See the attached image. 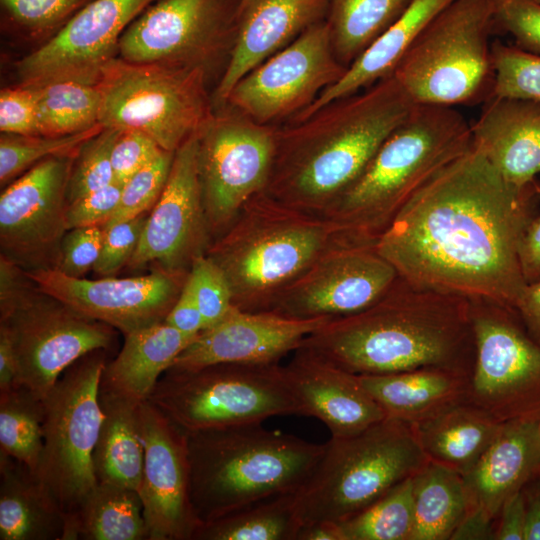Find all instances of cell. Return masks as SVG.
<instances>
[{
  "instance_id": "cell-16",
  "label": "cell",
  "mask_w": 540,
  "mask_h": 540,
  "mask_svg": "<svg viewBox=\"0 0 540 540\" xmlns=\"http://www.w3.org/2000/svg\"><path fill=\"white\" fill-rule=\"evenodd\" d=\"M347 69L323 21L243 76L225 104L260 124H283L310 107Z\"/></svg>"
},
{
  "instance_id": "cell-45",
  "label": "cell",
  "mask_w": 540,
  "mask_h": 540,
  "mask_svg": "<svg viewBox=\"0 0 540 540\" xmlns=\"http://www.w3.org/2000/svg\"><path fill=\"white\" fill-rule=\"evenodd\" d=\"M173 157L174 152L163 151L122 186L118 207L103 228L147 213L153 208L166 185Z\"/></svg>"
},
{
  "instance_id": "cell-33",
  "label": "cell",
  "mask_w": 540,
  "mask_h": 540,
  "mask_svg": "<svg viewBox=\"0 0 540 540\" xmlns=\"http://www.w3.org/2000/svg\"><path fill=\"white\" fill-rule=\"evenodd\" d=\"M103 419L93 451L97 482L134 490L140 485L144 465L139 406L99 384Z\"/></svg>"
},
{
  "instance_id": "cell-25",
  "label": "cell",
  "mask_w": 540,
  "mask_h": 540,
  "mask_svg": "<svg viewBox=\"0 0 540 540\" xmlns=\"http://www.w3.org/2000/svg\"><path fill=\"white\" fill-rule=\"evenodd\" d=\"M332 0H252L240 12L230 61L213 93L223 106L234 85L249 71L305 31L326 21Z\"/></svg>"
},
{
  "instance_id": "cell-30",
  "label": "cell",
  "mask_w": 540,
  "mask_h": 540,
  "mask_svg": "<svg viewBox=\"0 0 540 540\" xmlns=\"http://www.w3.org/2000/svg\"><path fill=\"white\" fill-rule=\"evenodd\" d=\"M454 0H411L403 14L315 102L289 120H301L328 102L364 90L392 75L395 67L427 24Z\"/></svg>"
},
{
  "instance_id": "cell-26",
  "label": "cell",
  "mask_w": 540,
  "mask_h": 540,
  "mask_svg": "<svg viewBox=\"0 0 540 540\" xmlns=\"http://www.w3.org/2000/svg\"><path fill=\"white\" fill-rule=\"evenodd\" d=\"M472 146L510 184L524 186L540 174V102L492 96L470 124Z\"/></svg>"
},
{
  "instance_id": "cell-27",
  "label": "cell",
  "mask_w": 540,
  "mask_h": 540,
  "mask_svg": "<svg viewBox=\"0 0 540 540\" xmlns=\"http://www.w3.org/2000/svg\"><path fill=\"white\" fill-rule=\"evenodd\" d=\"M540 467V421L513 420L501 427L473 467L462 475L468 509L496 519L504 501Z\"/></svg>"
},
{
  "instance_id": "cell-39",
  "label": "cell",
  "mask_w": 540,
  "mask_h": 540,
  "mask_svg": "<svg viewBox=\"0 0 540 540\" xmlns=\"http://www.w3.org/2000/svg\"><path fill=\"white\" fill-rule=\"evenodd\" d=\"M43 399L24 385L0 391V452L36 472L43 448Z\"/></svg>"
},
{
  "instance_id": "cell-43",
  "label": "cell",
  "mask_w": 540,
  "mask_h": 540,
  "mask_svg": "<svg viewBox=\"0 0 540 540\" xmlns=\"http://www.w3.org/2000/svg\"><path fill=\"white\" fill-rule=\"evenodd\" d=\"M493 96L540 102V55L500 40L492 42Z\"/></svg>"
},
{
  "instance_id": "cell-31",
  "label": "cell",
  "mask_w": 540,
  "mask_h": 540,
  "mask_svg": "<svg viewBox=\"0 0 540 540\" xmlns=\"http://www.w3.org/2000/svg\"><path fill=\"white\" fill-rule=\"evenodd\" d=\"M66 515L25 464L0 452V539L62 540Z\"/></svg>"
},
{
  "instance_id": "cell-21",
  "label": "cell",
  "mask_w": 540,
  "mask_h": 540,
  "mask_svg": "<svg viewBox=\"0 0 540 540\" xmlns=\"http://www.w3.org/2000/svg\"><path fill=\"white\" fill-rule=\"evenodd\" d=\"M43 292L122 334L164 322L188 273L157 267L136 277L76 278L57 269L26 271Z\"/></svg>"
},
{
  "instance_id": "cell-17",
  "label": "cell",
  "mask_w": 540,
  "mask_h": 540,
  "mask_svg": "<svg viewBox=\"0 0 540 540\" xmlns=\"http://www.w3.org/2000/svg\"><path fill=\"white\" fill-rule=\"evenodd\" d=\"M76 153L37 163L1 193V255L25 271L57 269L68 230L67 185Z\"/></svg>"
},
{
  "instance_id": "cell-54",
  "label": "cell",
  "mask_w": 540,
  "mask_h": 540,
  "mask_svg": "<svg viewBox=\"0 0 540 540\" xmlns=\"http://www.w3.org/2000/svg\"><path fill=\"white\" fill-rule=\"evenodd\" d=\"M164 322L191 336H197L205 329L201 311L187 282Z\"/></svg>"
},
{
  "instance_id": "cell-36",
  "label": "cell",
  "mask_w": 540,
  "mask_h": 540,
  "mask_svg": "<svg viewBox=\"0 0 540 540\" xmlns=\"http://www.w3.org/2000/svg\"><path fill=\"white\" fill-rule=\"evenodd\" d=\"M411 0H332L327 16L337 59L349 67L407 9Z\"/></svg>"
},
{
  "instance_id": "cell-24",
  "label": "cell",
  "mask_w": 540,
  "mask_h": 540,
  "mask_svg": "<svg viewBox=\"0 0 540 540\" xmlns=\"http://www.w3.org/2000/svg\"><path fill=\"white\" fill-rule=\"evenodd\" d=\"M283 369L304 416L323 422L331 437L355 435L387 418L358 375L305 348L295 350Z\"/></svg>"
},
{
  "instance_id": "cell-57",
  "label": "cell",
  "mask_w": 540,
  "mask_h": 540,
  "mask_svg": "<svg viewBox=\"0 0 540 540\" xmlns=\"http://www.w3.org/2000/svg\"><path fill=\"white\" fill-rule=\"evenodd\" d=\"M496 519L480 508L468 509L450 540H494Z\"/></svg>"
},
{
  "instance_id": "cell-51",
  "label": "cell",
  "mask_w": 540,
  "mask_h": 540,
  "mask_svg": "<svg viewBox=\"0 0 540 540\" xmlns=\"http://www.w3.org/2000/svg\"><path fill=\"white\" fill-rule=\"evenodd\" d=\"M0 130L6 134L39 135L34 86L20 84L1 90Z\"/></svg>"
},
{
  "instance_id": "cell-50",
  "label": "cell",
  "mask_w": 540,
  "mask_h": 540,
  "mask_svg": "<svg viewBox=\"0 0 540 540\" xmlns=\"http://www.w3.org/2000/svg\"><path fill=\"white\" fill-rule=\"evenodd\" d=\"M163 151L165 150L143 132L121 131L111 153L114 182L124 185L136 172L156 159Z\"/></svg>"
},
{
  "instance_id": "cell-23",
  "label": "cell",
  "mask_w": 540,
  "mask_h": 540,
  "mask_svg": "<svg viewBox=\"0 0 540 540\" xmlns=\"http://www.w3.org/2000/svg\"><path fill=\"white\" fill-rule=\"evenodd\" d=\"M331 319H300L273 311L248 312L234 307L221 321L201 331L171 368L197 369L219 363H279Z\"/></svg>"
},
{
  "instance_id": "cell-3",
  "label": "cell",
  "mask_w": 540,
  "mask_h": 540,
  "mask_svg": "<svg viewBox=\"0 0 540 540\" xmlns=\"http://www.w3.org/2000/svg\"><path fill=\"white\" fill-rule=\"evenodd\" d=\"M356 375L439 367L471 375L470 300L417 288L397 277L366 309L333 318L301 346Z\"/></svg>"
},
{
  "instance_id": "cell-53",
  "label": "cell",
  "mask_w": 540,
  "mask_h": 540,
  "mask_svg": "<svg viewBox=\"0 0 540 540\" xmlns=\"http://www.w3.org/2000/svg\"><path fill=\"white\" fill-rule=\"evenodd\" d=\"M35 286L23 268L0 255V314L7 312Z\"/></svg>"
},
{
  "instance_id": "cell-13",
  "label": "cell",
  "mask_w": 540,
  "mask_h": 540,
  "mask_svg": "<svg viewBox=\"0 0 540 540\" xmlns=\"http://www.w3.org/2000/svg\"><path fill=\"white\" fill-rule=\"evenodd\" d=\"M475 357L467 401L498 422L540 421V344L515 309L470 301Z\"/></svg>"
},
{
  "instance_id": "cell-46",
  "label": "cell",
  "mask_w": 540,
  "mask_h": 540,
  "mask_svg": "<svg viewBox=\"0 0 540 540\" xmlns=\"http://www.w3.org/2000/svg\"><path fill=\"white\" fill-rule=\"evenodd\" d=\"M205 329L221 321L234 308L230 285L219 266L207 255L192 264L187 279Z\"/></svg>"
},
{
  "instance_id": "cell-41",
  "label": "cell",
  "mask_w": 540,
  "mask_h": 540,
  "mask_svg": "<svg viewBox=\"0 0 540 540\" xmlns=\"http://www.w3.org/2000/svg\"><path fill=\"white\" fill-rule=\"evenodd\" d=\"M103 129L101 124L84 132L64 136L16 135L0 138V183L8 185L37 163L53 156L74 154L89 138Z\"/></svg>"
},
{
  "instance_id": "cell-35",
  "label": "cell",
  "mask_w": 540,
  "mask_h": 540,
  "mask_svg": "<svg viewBox=\"0 0 540 540\" xmlns=\"http://www.w3.org/2000/svg\"><path fill=\"white\" fill-rule=\"evenodd\" d=\"M413 529L410 540H450L468 511L462 476L429 461L413 477Z\"/></svg>"
},
{
  "instance_id": "cell-55",
  "label": "cell",
  "mask_w": 540,
  "mask_h": 540,
  "mask_svg": "<svg viewBox=\"0 0 540 540\" xmlns=\"http://www.w3.org/2000/svg\"><path fill=\"white\" fill-rule=\"evenodd\" d=\"M496 521V540H524L525 504L521 490L504 501Z\"/></svg>"
},
{
  "instance_id": "cell-14",
  "label": "cell",
  "mask_w": 540,
  "mask_h": 540,
  "mask_svg": "<svg viewBox=\"0 0 540 540\" xmlns=\"http://www.w3.org/2000/svg\"><path fill=\"white\" fill-rule=\"evenodd\" d=\"M278 125L260 124L225 104L199 134L198 172L212 237H220L244 205L265 191Z\"/></svg>"
},
{
  "instance_id": "cell-12",
  "label": "cell",
  "mask_w": 540,
  "mask_h": 540,
  "mask_svg": "<svg viewBox=\"0 0 540 540\" xmlns=\"http://www.w3.org/2000/svg\"><path fill=\"white\" fill-rule=\"evenodd\" d=\"M242 0H157L123 33L117 57L132 63L223 75L233 52ZM222 77V76H221Z\"/></svg>"
},
{
  "instance_id": "cell-2",
  "label": "cell",
  "mask_w": 540,
  "mask_h": 540,
  "mask_svg": "<svg viewBox=\"0 0 540 540\" xmlns=\"http://www.w3.org/2000/svg\"><path fill=\"white\" fill-rule=\"evenodd\" d=\"M415 104L393 75L279 124L265 193L327 217Z\"/></svg>"
},
{
  "instance_id": "cell-37",
  "label": "cell",
  "mask_w": 540,
  "mask_h": 540,
  "mask_svg": "<svg viewBox=\"0 0 540 540\" xmlns=\"http://www.w3.org/2000/svg\"><path fill=\"white\" fill-rule=\"evenodd\" d=\"M295 492L271 496L202 524L193 540H296Z\"/></svg>"
},
{
  "instance_id": "cell-18",
  "label": "cell",
  "mask_w": 540,
  "mask_h": 540,
  "mask_svg": "<svg viewBox=\"0 0 540 540\" xmlns=\"http://www.w3.org/2000/svg\"><path fill=\"white\" fill-rule=\"evenodd\" d=\"M157 0H92L17 65L20 84L96 85L129 25Z\"/></svg>"
},
{
  "instance_id": "cell-4",
  "label": "cell",
  "mask_w": 540,
  "mask_h": 540,
  "mask_svg": "<svg viewBox=\"0 0 540 540\" xmlns=\"http://www.w3.org/2000/svg\"><path fill=\"white\" fill-rule=\"evenodd\" d=\"M471 146L470 124L457 109L415 104L327 217L345 243L376 245L411 197Z\"/></svg>"
},
{
  "instance_id": "cell-59",
  "label": "cell",
  "mask_w": 540,
  "mask_h": 540,
  "mask_svg": "<svg viewBox=\"0 0 540 540\" xmlns=\"http://www.w3.org/2000/svg\"><path fill=\"white\" fill-rule=\"evenodd\" d=\"M525 504L524 540H540V467L521 488Z\"/></svg>"
},
{
  "instance_id": "cell-44",
  "label": "cell",
  "mask_w": 540,
  "mask_h": 540,
  "mask_svg": "<svg viewBox=\"0 0 540 540\" xmlns=\"http://www.w3.org/2000/svg\"><path fill=\"white\" fill-rule=\"evenodd\" d=\"M120 132L103 128L80 146L69 175L68 202L114 183L111 153Z\"/></svg>"
},
{
  "instance_id": "cell-62",
  "label": "cell",
  "mask_w": 540,
  "mask_h": 540,
  "mask_svg": "<svg viewBox=\"0 0 540 540\" xmlns=\"http://www.w3.org/2000/svg\"><path fill=\"white\" fill-rule=\"evenodd\" d=\"M252 0H242V3H241V10L249 3L251 2ZM241 12V11H240Z\"/></svg>"
},
{
  "instance_id": "cell-20",
  "label": "cell",
  "mask_w": 540,
  "mask_h": 540,
  "mask_svg": "<svg viewBox=\"0 0 540 540\" xmlns=\"http://www.w3.org/2000/svg\"><path fill=\"white\" fill-rule=\"evenodd\" d=\"M198 146L196 135L174 152L166 185L127 265L130 269L155 263L165 270L188 273L193 262L207 254L212 237L202 202Z\"/></svg>"
},
{
  "instance_id": "cell-61",
  "label": "cell",
  "mask_w": 540,
  "mask_h": 540,
  "mask_svg": "<svg viewBox=\"0 0 540 540\" xmlns=\"http://www.w3.org/2000/svg\"><path fill=\"white\" fill-rule=\"evenodd\" d=\"M296 540H345L339 523L317 522L302 526Z\"/></svg>"
},
{
  "instance_id": "cell-34",
  "label": "cell",
  "mask_w": 540,
  "mask_h": 540,
  "mask_svg": "<svg viewBox=\"0 0 540 540\" xmlns=\"http://www.w3.org/2000/svg\"><path fill=\"white\" fill-rule=\"evenodd\" d=\"M62 540H148L138 491L98 482L66 515Z\"/></svg>"
},
{
  "instance_id": "cell-40",
  "label": "cell",
  "mask_w": 540,
  "mask_h": 540,
  "mask_svg": "<svg viewBox=\"0 0 540 540\" xmlns=\"http://www.w3.org/2000/svg\"><path fill=\"white\" fill-rule=\"evenodd\" d=\"M412 477L339 523L345 540H410L414 521Z\"/></svg>"
},
{
  "instance_id": "cell-29",
  "label": "cell",
  "mask_w": 540,
  "mask_h": 540,
  "mask_svg": "<svg viewBox=\"0 0 540 540\" xmlns=\"http://www.w3.org/2000/svg\"><path fill=\"white\" fill-rule=\"evenodd\" d=\"M195 337L165 322L125 335L121 350L103 369L100 387L136 404L147 401L158 380Z\"/></svg>"
},
{
  "instance_id": "cell-52",
  "label": "cell",
  "mask_w": 540,
  "mask_h": 540,
  "mask_svg": "<svg viewBox=\"0 0 540 540\" xmlns=\"http://www.w3.org/2000/svg\"><path fill=\"white\" fill-rule=\"evenodd\" d=\"M122 186L114 182L68 202L67 229L86 226L104 227L118 207Z\"/></svg>"
},
{
  "instance_id": "cell-60",
  "label": "cell",
  "mask_w": 540,
  "mask_h": 540,
  "mask_svg": "<svg viewBox=\"0 0 540 540\" xmlns=\"http://www.w3.org/2000/svg\"><path fill=\"white\" fill-rule=\"evenodd\" d=\"M21 385L15 350L7 331L0 326V391Z\"/></svg>"
},
{
  "instance_id": "cell-8",
  "label": "cell",
  "mask_w": 540,
  "mask_h": 540,
  "mask_svg": "<svg viewBox=\"0 0 540 540\" xmlns=\"http://www.w3.org/2000/svg\"><path fill=\"white\" fill-rule=\"evenodd\" d=\"M495 0H454L418 35L392 75L414 104L457 106L493 96Z\"/></svg>"
},
{
  "instance_id": "cell-7",
  "label": "cell",
  "mask_w": 540,
  "mask_h": 540,
  "mask_svg": "<svg viewBox=\"0 0 540 540\" xmlns=\"http://www.w3.org/2000/svg\"><path fill=\"white\" fill-rule=\"evenodd\" d=\"M428 462L410 424L397 419L387 417L355 435L331 437L295 492L301 527L348 520Z\"/></svg>"
},
{
  "instance_id": "cell-5",
  "label": "cell",
  "mask_w": 540,
  "mask_h": 540,
  "mask_svg": "<svg viewBox=\"0 0 540 540\" xmlns=\"http://www.w3.org/2000/svg\"><path fill=\"white\" fill-rule=\"evenodd\" d=\"M190 499L202 524L262 499L296 492L325 444L269 430L262 422L184 432Z\"/></svg>"
},
{
  "instance_id": "cell-56",
  "label": "cell",
  "mask_w": 540,
  "mask_h": 540,
  "mask_svg": "<svg viewBox=\"0 0 540 540\" xmlns=\"http://www.w3.org/2000/svg\"><path fill=\"white\" fill-rule=\"evenodd\" d=\"M519 259L527 284L540 280V214L532 220L523 235Z\"/></svg>"
},
{
  "instance_id": "cell-38",
  "label": "cell",
  "mask_w": 540,
  "mask_h": 540,
  "mask_svg": "<svg viewBox=\"0 0 540 540\" xmlns=\"http://www.w3.org/2000/svg\"><path fill=\"white\" fill-rule=\"evenodd\" d=\"M34 87L39 135H71L99 124L101 98L97 84L58 81Z\"/></svg>"
},
{
  "instance_id": "cell-19",
  "label": "cell",
  "mask_w": 540,
  "mask_h": 540,
  "mask_svg": "<svg viewBox=\"0 0 540 540\" xmlns=\"http://www.w3.org/2000/svg\"><path fill=\"white\" fill-rule=\"evenodd\" d=\"M397 277L376 245L339 242L281 294L271 311L300 319L351 315L378 301Z\"/></svg>"
},
{
  "instance_id": "cell-9",
  "label": "cell",
  "mask_w": 540,
  "mask_h": 540,
  "mask_svg": "<svg viewBox=\"0 0 540 540\" xmlns=\"http://www.w3.org/2000/svg\"><path fill=\"white\" fill-rule=\"evenodd\" d=\"M148 401L183 432L304 416L279 363L170 367Z\"/></svg>"
},
{
  "instance_id": "cell-11",
  "label": "cell",
  "mask_w": 540,
  "mask_h": 540,
  "mask_svg": "<svg viewBox=\"0 0 540 540\" xmlns=\"http://www.w3.org/2000/svg\"><path fill=\"white\" fill-rule=\"evenodd\" d=\"M106 363L104 350L83 356L43 399V448L35 474L65 515L98 483L93 451L103 419L99 384Z\"/></svg>"
},
{
  "instance_id": "cell-63",
  "label": "cell",
  "mask_w": 540,
  "mask_h": 540,
  "mask_svg": "<svg viewBox=\"0 0 540 540\" xmlns=\"http://www.w3.org/2000/svg\"><path fill=\"white\" fill-rule=\"evenodd\" d=\"M537 1H539V2H540V0H537Z\"/></svg>"
},
{
  "instance_id": "cell-22",
  "label": "cell",
  "mask_w": 540,
  "mask_h": 540,
  "mask_svg": "<svg viewBox=\"0 0 540 540\" xmlns=\"http://www.w3.org/2000/svg\"><path fill=\"white\" fill-rule=\"evenodd\" d=\"M144 465L138 487L148 540H193L201 526L190 499L185 433L148 400L139 406Z\"/></svg>"
},
{
  "instance_id": "cell-58",
  "label": "cell",
  "mask_w": 540,
  "mask_h": 540,
  "mask_svg": "<svg viewBox=\"0 0 540 540\" xmlns=\"http://www.w3.org/2000/svg\"><path fill=\"white\" fill-rule=\"evenodd\" d=\"M515 309L529 336L540 344V280L526 285Z\"/></svg>"
},
{
  "instance_id": "cell-47",
  "label": "cell",
  "mask_w": 540,
  "mask_h": 540,
  "mask_svg": "<svg viewBox=\"0 0 540 540\" xmlns=\"http://www.w3.org/2000/svg\"><path fill=\"white\" fill-rule=\"evenodd\" d=\"M494 29L510 34L516 47L540 55V2L495 0Z\"/></svg>"
},
{
  "instance_id": "cell-49",
  "label": "cell",
  "mask_w": 540,
  "mask_h": 540,
  "mask_svg": "<svg viewBox=\"0 0 540 540\" xmlns=\"http://www.w3.org/2000/svg\"><path fill=\"white\" fill-rule=\"evenodd\" d=\"M104 236L101 226L76 227L67 230L61 246L57 270L81 278L97 262Z\"/></svg>"
},
{
  "instance_id": "cell-1",
  "label": "cell",
  "mask_w": 540,
  "mask_h": 540,
  "mask_svg": "<svg viewBox=\"0 0 540 540\" xmlns=\"http://www.w3.org/2000/svg\"><path fill=\"white\" fill-rule=\"evenodd\" d=\"M539 214L540 180L512 185L471 146L411 197L376 249L417 288L515 309L527 285L519 246Z\"/></svg>"
},
{
  "instance_id": "cell-15",
  "label": "cell",
  "mask_w": 540,
  "mask_h": 540,
  "mask_svg": "<svg viewBox=\"0 0 540 540\" xmlns=\"http://www.w3.org/2000/svg\"><path fill=\"white\" fill-rule=\"evenodd\" d=\"M13 344L21 385L44 399L61 375L83 356L106 351L115 329L90 318L36 285L0 314Z\"/></svg>"
},
{
  "instance_id": "cell-10",
  "label": "cell",
  "mask_w": 540,
  "mask_h": 540,
  "mask_svg": "<svg viewBox=\"0 0 540 540\" xmlns=\"http://www.w3.org/2000/svg\"><path fill=\"white\" fill-rule=\"evenodd\" d=\"M202 69L142 64L112 59L97 83L99 124L119 131L137 130L163 150L175 152L199 135L215 112Z\"/></svg>"
},
{
  "instance_id": "cell-32",
  "label": "cell",
  "mask_w": 540,
  "mask_h": 540,
  "mask_svg": "<svg viewBox=\"0 0 540 540\" xmlns=\"http://www.w3.org/2000/svg\"><path fill=\"white\" fill-rule=\"evenodd\" d=\"M501 424L483 409L464 401L410 426L429 461L462 476L477 462Z\"/></svg>"
},
{
  "instance_id": "cell-48",
  "label": "cell",
  "mask_w": 540,
  "mask_h": 540,
  "mask_svg": "<svg viewBox=\"0 0 540 540\" xmlns=\"http://www.w3.org/2000/svg\"><path fill=\"white\" fill-rule=\"evenodd\" d=\"M148 214L119 221L104 229L101 252L93 271L111 276L127 266L139 244Z\"/></svg>"
},
{
  "instance_id": "cell-42",
  "label": "cell",
  "mask_w": 540,
  "mask_h": 540,
  "mask_svg": "<svg viewBox=\"0 0 540 540\" xmlns=\"http://www.w3.org/2000/svg\"><path fill=\"white\" fill-rule=\"evenodd\" d=\"M92 0H0L1 20L10 32L53 36Z\"/></svg>"
},
{
  "instance_id": "cell-6",
  "label": "cell",
  "mask_w": 540,
  "mask_h": 540,
  "mask_svg": "<svg viewBox=\"0 0 540 540\" xmlns=\"http://www.w3.org/2000/svg\"><path fill=\"white\" fill-rule=\"evenodd\" d=\"M339 242L344 241L333 220L286 205L263 191L244 205L206 255L224 273L234 307L271 311L281 294Z\"/></svg>"
},
{
  "instance_id": "cell-28",
  "label": "cell",
  "mask_w": 540,
  "mask_h": 540,
  "mask_svg": "<svg viewBox=\"0 0 540 540\" xmlns=\"http://www.w3.org/2000/svg\"><path fill=\"white\" fill-rule=\"evenodd\" d=\"M358 377L386 417L408 424L467 401L470 381V374L439 367Z\"/></svg>"
}]
</instances>
